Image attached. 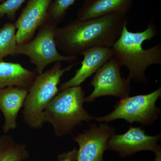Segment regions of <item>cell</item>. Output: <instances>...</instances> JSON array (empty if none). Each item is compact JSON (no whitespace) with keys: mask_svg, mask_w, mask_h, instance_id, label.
<instances>
[{"mask_svg":"<svg viewBox=\"0 0 161 161\" xmlns=\"http://www.w3.org/2000/svg\"><path fill=\"white\" fill-rule=\"evenodd\" d=\"M126 15L116 13L88 19H78L62 27L58 26L55 33L57 48L70 57H77L93 47L112 48L128 24Z\"/></svg>","mask_w":161,"mask_h":161,"instance_id":"obj_1","label":"cell"},{"mask_svg":"<svg viewBox=\"0 0 161 161\" xmlns=\"http://www.w3.org/2000/svg\"><path fill=\"white\" fill-rule=\"evenodd\" d=\"M28 90L18 86L0 89V110L4 117L3 129L5 133L17 127L18 113L24 105Z\"/></svg>","mask_w":161,"mask_h":161,"instance_id":"obj_12","label":"cell"},{"mask_svg":"<svg viewBox=\"0 0 161 161\" xmlns=\"http://www.w3.org/2000/svg\"><path fill=\"white\" fill-rule=\"evenodd\" d=\"M6 1V0H0V3H3V2H4Z\"/></svg>","mask_w":161,"mask_h":161,"instance_id":"obj_21","label":"cell"},{"mask_svg":"<svg viewBox=\"0 0 161 161\" xmlns=\"http://www.w3.org/2000/svg\"><path fill=\"white\" fill-rule=\"evenodd\" d=\"M26 0H6L0 4V18L6 16L12 21L15 19L17 12Z\"/></svg>","mask_w":161,"mask_h":161,"instance_id":"obj_18","label":"cell"},{"mask_svg":"<svg viewBox=\"0 0 161 161\" xmlns=\"http://www.w3.org/2000/svg\"><path fill=\"white\" fill-rule=\"evenodd\" d=\"M114 134V129L106 124L98 127L94 125L78 134L74 138L79 145L75 161H104L108 141Z\"/></svg>","mask_w":161,"mask_h":161,"instance_id":"obj_8","label":"cell"},{"mask_svg":"<svg viewBox=\"0 0 161 161\" xmlns=\"http://www.w3.org/2000/svg\"><path fill=\"white\" fill-rule=\"evenodd\" d=\"M160 138V134L151 136L140 127L130 126L124 134H113L108 141V148L119 152L123 156L143 150L155 152L160 148L157 145Z\"/></svg>","mask_w":161,"mask_h":161,"instance_id":"obj_9","label":"cell"},{"mask_svg":"<svg viewBox=\"0 0 161 161\" xmlns=\"http://www.w3.org/2000/svg\"><path fill=\"white\" fill-rule=\"evenodd\" d=\"M53 0H29L14 23L18 44L28 42L45 22L47 10Z\"/></svg>","mask_w":161,"mask_h":161,"instance_id":"obj_10","label":"cell"},{"mask_svg":"<svg viewBox=\"0 0 161 161\" xmlns=\"http://www.w3.org/2000/svg\"><path fill=\"white\" fill-rule=\"evenodd\" d=\"M85 93L80 86L60 91L45 110V123H49L58 136L71 134L82 122L93 119L83 108Z\"/></svg>","mask_w":161,"mask_h":161,"instance_id":"obj_3","label":"cell"},{"mask_svg":"<svg viewBox=\"0 0 161 161\" xmlns=\"http://www.w3.org/2000/svg\"><path fill=\"white\" fill-rule=\"evenodd\" d=\"M76 0H53L47 10L45 22L58 26L62 22L68 10Z\"/></svg>","mask_w":161,"mask_h":161,"instance_id":"obj_17","label":"cell"},{"mask_svg":"<svg viewBox=\"0 0 161 161\" xmlns=\"http://www.w3.org/2000/svg\"><path fill=\"white\" fill-rule=\"evenodd\" d=\"M122 67L114 57L106 62L95 73L91 81L94 91L84 101H93L101 96L111 95L122 98L129 96L130 91V81L128 78L121 77Z\"/></svg>","mask_w":161,"mask_h":161,"instance_id":"obj_7","label":"cell"},{"mask_svg":"<svg viewBox=\"0 0 161 161\" xmlns=\"http://www.w3.org/2000/svg\"><path fill=\"white\" fill-rule=\"evenodd\" d=\"M36 76V71L30 70L20 64L0 62V89L18 86L29 90Z\"/></svg>","mask_w":161,"mask_h":161,"instance_id":"obj_14","label":"cell"},{"mask_svg":"<svg viewBox=\"0 0 161 161\" xmlns=\"http://www.w3.org/2000/svg\"><path fill=\"white\" fill-rule=\"evenodd\" d=\"M157 34L152 22L146 30L133 32L129 31L127 24L125 25L118 40L112 47L113 57L121 67H126L129 70L128 79L137 83H146V70L149 66L161 64V43L145 49L143 43L152 40Z\"/></svg>","mask_w":161,"mask_h":161,"instance_id":"obj_2","label":"cell"},{"mask_svg":"<svg viewBox=\"0 0 161 161\" xmlns=\"http://www.w3.org/2000/svg\"><path fill=\"white\" fill-rule=\"evenodd\" d=\"M74 65L63 68L61 62H56L51 69L37 75L23 105V119L28 126L35 130L43 126L44 112L59 92L58 86L61 77Z\"/></svg>","mask_w":161,"mask_h":161,"instance_id":"obj_4","label":"cell"},{"mask_svg":"<svg viewBox=\"0 0 161 161\" xmlns=\"http://www.w3.org/2000/svg\"><path fill=\"white\" fill-rule=\"evenodd\" d=\"M134 0H85L77 13L78 19L85 20L116 13L126 14Z\"/></svg>","mask_w":161,"mask_h":161,"instance_id":"obj_13","label":"cell"},{"mask_svg":"<svg viewBox=\"0 0 161 161\" xmlns=\"http://www.w3.org/2000/svg\"><path fill=\"white\" fill-rule=\"evenodd\" d=\"M29 157L26 145L16 142L9 135L0 136V161H23Z\"/></svg>","mask_w":161,"mask_h":161,"instance_id":"obj_15","label":"cell"},{"mask_svg":"<svg viewBox=\"0 0 161 161\" xmlns=\"http://www.w3.org/2000/svg\"><path fill=\"white\" fill-rule=\"evenodd\" d=\"M77 150L75 149L59 156L58 161H75Z\"/></svg>","mask_w":161,"mask_h":161,"instance_id":"obj_19","label":"cell"},{"mask_svg":"<svg viewBox=\"0 0 161 161\" xmlns=\"http://www.w3.org/2000/svg\"><path fill=\"white\" fill-rule=\"evenodd\" d=\"M58 26L45 22L39 27L34 38L28 42L17 44L14 55H24L29 58L35 65L36 72L40 75L47 66L58 62H72L77 57L60 54L58 51L55 41V33Z\"/></svg>","mask_w":161,"mask_h":161,"instance_id":"obj_5","label":"cell"},{"mask_svg":"<svg viewBox=\"0 0 161 161\" xmlns=\"http://www.w3.org/2000/svg\"><path fill=\"white\" fill-rule=\"evenodd\" d=\"M84 58L81 67L77 70L75 75L70 80L61 84L59 91L80 86L84 81L113 57L112 48L95 47L90 48L82 53Z\"/></svg>","mask_w":161,"mask_h":161,"instance_id":"obj_11","label":"cell"},{"mask_svg":"<svg viewBox=\"0 0 161 161\" xmlns=\"http://www.w3.org/2000/svg\"><path fill=\"white\" fill-rule=\"evenodd\" d=\"M14 23H7L0 28V62L9 55L14 56L17 45Z\"/></svg>","mask_w":161,"mask_h":161,"instance_id":"obj_16","label":"cell"},{"mask_svg":"<svg viewBox=\"0 0 161 161\" xmlns=\"http://www.w3.org/2000/svg\"><path fill=\"white\" fill-rule=\"evenodd\" d=\"M156 158L154 161H161V153L160 148L156 151L155 152Z\"/></svg>","mask_w":161,"mask_h":161,"instance_id":"obj_20","label":"cell"},{"mask_svg":"<svg viewBox=\"0 0 161 161\" xmlns=\"http://www.w3.org/2000/svg\"><path fill=\"white\" fill-rule=\"evenodd\" d=\"M161 96L160 87L147 95L124 97L115 104L114 110L109 114L93 119L99 122H109L121 119L130 123L136 122L143 125H150L159 115L160 109L156 103Z\"/></svg>","mask_w":161,"mask_h":161,"instance_id":"obj_6","label":"cell"}]
</instances>
